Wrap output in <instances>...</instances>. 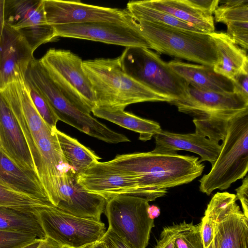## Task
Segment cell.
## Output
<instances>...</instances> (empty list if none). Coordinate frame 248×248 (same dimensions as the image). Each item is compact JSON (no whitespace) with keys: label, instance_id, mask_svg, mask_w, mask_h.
I'll use <instances>...</instances> for the list:
<instances>
[{"label":"cell","instance_id":"obj_18","mask_svg":"<svg viewBox=\"0 0 248 248\" xmlns=\"http://www.w3.org/2000/svg\"><path fill=\"white\" fill-rule=\"evenodd\" d=\"M0 147L22 169L35 173L31 154L23 132L0 91Z\"/></svg>","mask_w":248,"mask_h":248},{"label":"cell","instance_id":"obj_41","mask_svg":"<svg viewBox=\"0 0 248 248\" xmlns=\"http://www.w3.org/2000/svg\"><path fill=\"white\" fill-rule=\"evenodd\" d=\"M4 9V0H0V44L3 34L4 26L5 24Z\"/></svg>","mask_w":248,"mask_h":248},{"label":"cell","instance_id":"obj_15","mask_svg":"<svg viewBox=\"0 0 248 248\" xmlns=\"http://www.w3.org/2000/svg\"><path fill=\"white\" fill-rule=\"evenodd\" d=\"M77 174L67 164L63 168L60 180L56 208L73 215L101 221L107 200L85 189L78 182Z\"/></svg>","mask_w":248,"mask_h":248},{"label":"cell","instance_id":"obj_39","mask_svg":"<svg viewBox=\"0 0 248 248\" xmlns=\"http://www.w3.org/2000/svg\"><path fill=\"white\" fill-rule=\"evenodd\" d=\"M101 239L106 242L109 248H132L109 228Z\"/></svg>","mask_w":248,"mask_h":248},{"label":"cell","instance_id":"obj_37","mask_svg":"<svg viewBox=\"0 0 248 248\" xmlns=\"http://www.w3.org/2000/svg\"><path fill=\"white\" fill-rule=\"evenodd\" d=\"M201 234L204 248H207L212 241L214 236L215 222L210 218L204 215L202 219Z\"/></svg>","mask_w":248,"mask_h":248},{"label":"cell","instance_id":"obj_33","mask_svg":"<svg viewBox=\"0 0 248 248\" xmlns=\"http://www.w3.org/2000/svg\"><path fill=\"white\" fill-rule=\"evenodd\" d=\"M25 83L31 101L40 116L50 127L57 128L59 120L48 101L31 83L25 79Z\"/></svg>","mask_w":248,"mask_h":248},{"label":"cell","instance_id":"obj_9","mask_svg":"<svg viewBox=\"0 0 248 248\" xmlns=\"http://www.w3.org/2000/svg\"><path fill=\"white\" fill-rule=\"evenodd\" d=\"M149 201L131 195H122L107 201L104 213L108 228L132 248H146L154 220L150 217Z\"/></svg>","mask_w":248,"mask_h":248},{"label":"cell","instance_id":"obj_11","mask_svg":"<svg viewBox=\"0 0 248 248\" xmlns=\"http://www.w3.org/2000/svg\"><path fill=\"white\" fill-rule=\"evenodd\" d=\"M25 79L46 99L59 120L96 139L102 134L104 124L72 103L57 86L40 60L34 58L31 61Z\"/></svg>","mask_w":248,"mask_h":248},{"label":"cell","instance_id":"obj_29","mask_svg":"<svg viewBox=\"0 0 248 248\" xmlns=\"http://www.w3.org/2000/svg\"><path fill=\"white\" fill-rule=\"evenodd\" d=\"M126 10L136 20L143 21L159 25L202 32L163 11L143 4L140 0L129 1Z\"/></svg>","mask_w":248,"mask_h":248},{"label":"cell","instance_id":"obj_8","mask_svg":"<svg viewBox=\"0 0 248 248\" xmlns=\"http://www.w3.org/2000/svg\"><path fill=\"white\" fill-rule=\"evenodd\" d=\"M40 60L64 94L80 110L91 114L95 99L81 58L70 50L51 48Z\"/></svg>","mask_w":248,"mask_h":248},{"label":"cell","instance_id":"obj_2","mask_svg":"<svg viewBox=\"0 0 248 248\" xmlns=\"http://www.w3.org/2000/svg\"><path fill=\"white\" fill-rule=\"evenodd\" d=\"M107 162L130 175L140 196L149 202L166 195L168 188L191 182L205 167L199 157L176 152L118 155Z\"/></svg>","mask_w":248,"mask_h":248},{"label":"cell","instance_id":"obj_38","mask_svg":"<svg viewBox=\"0 0 248 248\" xmlns=\"http://www.w3.org/2000/svg\"><path fill=\"white\" fill-rule=\"evenodd\" d=\"M236 199L241 203L243 214L248 218V177L246 176L242 181L241 185L235 189Z\"/></svg>","mask_w":248,"mask_h":248},{"label":"cell","instance_id":"obj_22","mask_svg":"<svg viewBox=\"0 0 248 248\" xmlns=\"http://www.w3.org/2000/svg\"><path fill=\"white\" fill-rule=\"evenodd\" d=\"M216 22L227 26V34L246 51L248 46V0H228L214 12Z\"/></svg>","mask_w":248,"mask_h":248},{"label":"cell","instance_id":"obj_7","mask_svg":"<svg viewBox=\"0 0 248 248\" xmlns=\"http://www.w3.org/2000/svg\"><path fill=\"white\" fill-rule=\"evenodd\" d=\"M119 57L128 75L153 91L173 100L186 95L188 84L150 49L126 47Z\"/></svg>","mask_w":248,"mask_h":248},{"label":"cell","instance_id":"obj_10","mask_svg":"<svg viewBox=\"0 0 248 248\" xmlns=\"http://www.w3.org/2000/svg\"><path fill=\"white\" fill-rule=\"evenodd\" d=\"M35 211L46 237L62 247L81 248L100 240L106 232L101 221L78 217L54 206L38 207Z\"/></svg>","mask_w":248,"mask_h":248},{"label":"cell","instance_id":"obj_46","mask_svg":"<svg viewBox=\"0 0 248 248\" xmlns=\"http://www.w3.org/2000/svg\"><path fill=\"white\" fill-rule=\"evenodd\" d=\"M61 248H65V247H62Z\"/></svg>","mask_w":248,"mask_h":248},{"label":"cell","instance_id":"obj_25","mask_svg":"<svg viewBox=\"0 0 248 248\" xmlns=\"http://www.w3.org/2000/svg\"><path fill=\"white\" fill-rule=\"evenodd\" d=\"M216 49L217 61L213 66L217 73L232 79L248 65L247 51L235 44L226 33H209Z\"/></svg>","mask_w":248,"mask_h":248},{"label":"cell","instance_id":"obj_20","mask_svg":"<svg viewBox=\"0 0 248 248\" xmlns=\"http://www.w3.org/2000/svg\"><path fill=\"white\" fill-rule=\"evenodd\" d=\"M172 69L189 86L204 91L234 92L232 81L214 70L213 66L185 62L178 60L170 61Z\"/></svg>","mask_w":248,"mask_h":248},{"label":"cell","instance_id":"obj_23","mask_svg":"<svg viewBox=\"0 0 248 248\" xmlns=\"http://www.w3.org/2000/svg\"><path fill=\"white\" fill-rule=\"evenodd\" d=\"M213 239L207 248H248V218L238 206L222 220L215 222Z\"/></svg>","mask_w":248,"mask_h":248},{"label":"cell","instance_id":"obj_12","mask_svg":"<svg viewBox=\"0 0 248 248\" xmlns=\"http://www.w3.org/2000/svg\"><path fill=\"white\" fill-rule=\"evenodd\" d=\"M5 24L18 32L34 52L57 38L46 21L43 0H4Z\"/></svg>","mask_w":248,"mask_h":248},{"label":"cell","instance_id":"obj_3","mask_svg":"<svg viewBox=\"0 0 248 248\" xmlns=\"http://www.w3.org/2000/svg\"><path fill=\"white\" fill-rule=\"evenodd\" d=\"M85 73L95 99V107L124 109L145 102L173 100L158 93L137 81L123 69L119 57L83 61Z\"/></svg>","mask_w":248,"mask_h":248},{"label":"cell","instance_id":"obj_44","mask_svg":"<svg viewBox=\"0 0 248 248\" xmlns=\"http://www.w3.org/2000/svg\"><path fill=\"white\" fill-rule=\"evenodd\" d=\"M45 239L37 238L33 241L20 247L19 248H38Z\"/></svg>","mask_w":248,"mask_h":248},{"label":"cell","instance_id":"obj_27","mask_svg":"<svg viewBox=\"0 0 248 248\" xmlns=\"http://www.w3.org/2000/svg\"><path fill=\"white\" fill-rule=\"evenodd\" d=\"M35 210L0 206V230L30 233L46 238Z\"/></svg>","mask_w":248,"mask_h":248},{"label":"cell","instance_id":"obj_5","mask_svg":"<svg viewBox=\"0 0 248 248\" xmlns=\"http://www.w3.org/2000/svg\"><path fill=\"white\" fill-rule=\"evenodd\" d=\"M220 153L210 171L200 179V191L209 196L228 188L248 171V111L230 122Z\"/></svg>","mask_w":248,"mask_h":248},{"label":"cell","instance_id":"obj_45","mask_svg":"<svg viewBox=\"0 0 248 248\" xmlns=\"http://www.w3.org/2000/svg\"><path fill=\"white\" fill-rule=\"evenodd\" d=\"M148 214L150 217L154 219L159 216L160 209L155 205H150L148 208Z\"/></svg>","mask_w":248,"mask_h":248},{"label":"cell","instance_id":"obj_1","mask_svg":"<svg viewBox=\"0 0 248 248\" xmlns=\"http://www.w3.org/2000/svg\"><path fill=\"white\" fill-rule=\"evenodd\" d=\"M23 132L34 164L35 173L46 190L57 188L66 164L56 128L43 120L34 107L25 83L15 82L0 91Z\"/></svg>","mask_w":248,"mask_h":248},{"label":"cell","instance_id":"obj_13","mask_svg":"<svg viewBox=\"0 0 248 248\" xmlns=\"http://www.w3.org/2000/svg\"><path fill=\"white\" fill-rule=\"evenodd\" d=\"M46 19L51 26L107 22L133 24L126 9L86 4L80 0H43Z\"/></svg>","mask_w":248,"mask_h":248},{"label":"cell","instance_id":"obj_43","mask_svg":"<svg viewBox=\"0 0 248 248\" xmlns=\"http://www.w3.org/2000/svg\"><path fill=\"white\" fill-rule=\"evenodd\" d=\"M62 247L60 246L54 241L52 239L46 237L43 241V243L38 247V248H61Z\"/></svg>","mask_w":248,"mask_h":248},{"label":"cell","instance_id":"obj_36","mask_svg":"<svg viewBox=\"0 0 248 248\" xmlns=\"http://www.w3.org/2000/svg\"><path fill=\"white\" fill-rule=\"evenodd\" d=\"M234 92L248 98V65L242 68L232 79Z\"/></svg>","mask_w":248,"mask_h":248},{"label":"cell","instance_id":"obj_40","mask_svg":"<svg viewBox=\"0 0 248 248\" xmlns=\"http://www.w3.org/2000/svg\"><path fill=\"white\" fill-rule=\"evenodd\" d=\"M193 2L203 12L213 16L219 6V0H193Z\"/></svg>","mask_w":248,"mask_h":248},{"label":"cell","instance_id":"obj_21","mask_svg":"<svg viewBox=\"0 0 248 248\" xmlns=\"http://www.w3.org/2000/svg\"><path fill=\"white\" fill-rule=\"evenodd\" d=\"M141 2L149 7L163 11L201 31L211 33L215 31L213 16L202 10L193 0H145Z\"/></svg>","mask_w":248,"mask_h":248},{"label":"cell","instance_id":"obj_19","mask_svg":"<svg viewBox=\"0 0 248 248\" xmlns=\"http://www.w3.org/2000/svg\"><path fill=\"white\" fill-rule=\"evenodd\" d=\"M155 152H175L187 151L198 154L200 160L208 161L213 165L221 149V144L196 132L179 134L162 130L154 137Z\"/></svg>","mask_w":248,"mask_h":248},{"label":"cell","instance_id":"obj_30","mask_svg":"<svg viewBox=\"0 0 248 248\" xmlns=\"http://www.w3.org/2000/svg\"><path fill=\"white\" fill-rule=\"evenodd\" d=\"M46 206L53 205L16 190L0 176V206L34 210Z\"/></svg>","mask_w":248,"mask_h":248},{"label":"cell","instance_id":"obj_26","mask_svg":"<svg viewBox=\"0 0 248 248\" xmlns=\"http://www.w3.org/2000/svg\"><path fill=\"white\" fill-rule=\"evenodd\" d=\"M92 113L96 117L139 133V140L144 141L151 140L162 130L158 123L141 118L124 109L95 107Z\"/></svg>","mask_w":248,"mask_h":248},{"label":"cell","instance_id":"obj_6","mask_svg":"<svg viewBox=\"0 0 248 248\" xmlns=\"http://www.w3.org/2000/svg\"><path fill=\"white\" fill-rule=\"evenodd\" d=\"M134 22L151 49L199 64L213 66L217 62L215 46L209 34L134 19Z\"/></svg>","mask_w":248,"mask_h":248},{"label":"cell","instance_id":"obj_34","mask_svg":"<svg viewBox=\"0 0 248 248\" xmlns=\"http://www.w3.org/2000/svg\"><path fill=\"white\" fill-rule=\"evenodd\" d=\"M37 238L32 233L0 230V248H19Z\"/></svg>","mask_w":248,"mask_h":248},{"label":"cell","instance_id":"obj_4","mask_svg":"<svg viewBox=\"0 0 248 248\" xmlns=\"http://www.w3.org/2000/svg\"><path fill=\"white\" fill-rule=\"evenodd\" d=\"M169 103L193 117L195 132L218 142L231 121L248 111V98L239 93L204 91L189 85L184 97Z\"/></svg>","mask_w":248,"mask_h":248},{"label":"cell","instance_id":"obj_32","mask_svg":"<svg viewBox=\"0 0 248 248\" xmlns=\"http://www.w3.org/2000/svg\"><path fill=\"white\" fill-rule=\"evenodd\" d=\"M174 243V248H204L201 234V222H182Z\"/></svg>","mask_w":248,"mask_h":248},{"label":"cell","instance_id":"obj_14","mask_svg":"<svg viewBox=\"0 0 248 248\" xmlns=\"http://www.w3.org/2000/svg\"><path fill=\"white\" fill-rule=\"evenodd\" d=\"M57 38L68 37L91 40L126 47L150 46L133 24L97 22L52 26Z\"/></svg>","mask_w":248,"mask_h":248},{"label":"cell","instance_id":"obj_16","mask_svg":"<svg viewBox=\"0 0 248 248\" xmlns=\"http://www.w3.org/2000/svg\"><path fill=\"white\" fill-rule=\"evenodd\" d=\"M77 180L87 191L98 194L107 201L122 195L140 196L132 177L107 161L93 164L78 174Z\"/></svg>","mask_w":248,"mask_h":248},{"label":"cell","instance_id":"obj_35","mask_svg":"<svg viewBox=\"0 0 248 248\" xmlns=\"http://www.w3.org/2000/svg\"><path fill=\"white\" fill-rule=\"evenodd\" d=\"M182 224L181 222L164 227L154 248H174V241Z\"/></svg>","mask_w":248,"mask_h":248},{"label":"cell","instance_id":"obj_31","mask_svg":"<svg viewBox=\"0 0 248 248\" xmlns=\"http://www.w3.org/2000/svg\"><path fill=\"white\" fill-rule=\"evenodd\" d=\"M236 195L228 192H217L212 198L204 212V216L215 222L220 221L231 214L238 205Z\"/></svg>","mask_w":248,"mask_h":248},{"label":"cell","instance_id":"obj_17","mask_svg":"<svg viewBox=\"0 0 248 248\" xmlns=\"http://www.w3.org/2000/svg\"><path fill=\"white\" fill-rule=\"evenodd\" d=\"M33 51L18 32L5 24L0 44V91L10 83L25 80Z\"/></svg>","mask_w":248,"mask_h":248},{"label":"cell","instance_id":"obj_24","mask_svg":"<svg viewBox=\"0 0 248 248\" xmlns=\"http://www.w3.org/2000/svg\"><path fill=\"white\" fill-rule=\"evenodd\" d=\"M0 176L16 190L52 204L35 172L22 169L0 147Z\"/></svg>","mask_w":248,"mask_h":248},{"label":"cell","instance_id":"obj_42","mask_svg":"<svg viewBox=\"0 0 248 248\" xmlns=\"http://www.w3.org/2000/svg\"><path fill=\"white\" fill-rule=\"evenodd\" d=\"M81 248H109L108 244L104 240H100L90 243Z\"/></svg>","mask_w":248,"mask_h":248},{"label":"cell","instance_id":"obj_28","mask_svg":"<svg viewBox=\"0 0 248 248\" xmlns=\"http://www.w3.org/2000/svg\"><path fill=\"white\" fill-rule=\"evenodd\" d=\"M60 148L67 164L77 174L81 173L101 159L95 153L73 138L57 129Z\"/></svg>","mask_w":248,"mask_h":248}]
</instances>
